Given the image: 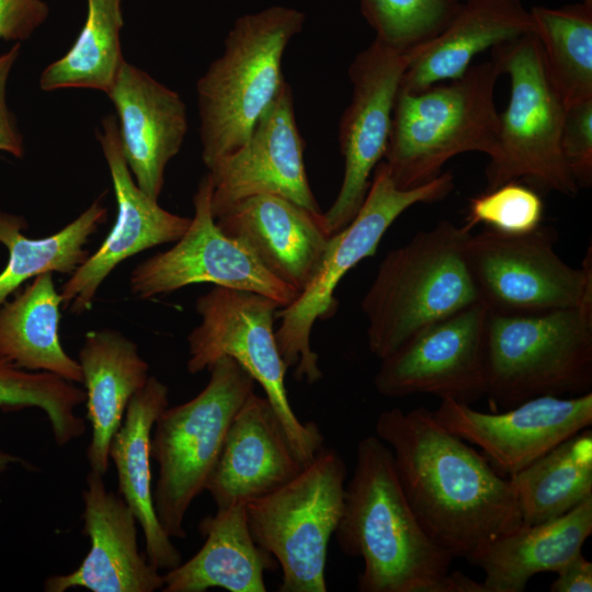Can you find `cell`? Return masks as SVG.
Instances as JSON below:
<instances>
[{"label":"cell","mask_w":592,"mask_h":592,"mask_svg":"<svg viewBox=\"0 0 592 592\" xmlns=\"http://www.w3.org/2000/svg\"><path fill=\"white\" fill-rule=\"evenodd\" d=\"M375 433L391 451L401 489L430 538L470 563L522 524L513 487L432 411L384 410Z\"/></svg>","instance_id":"cell-1"},{"label":"cell","mask_w":592,"mask_h":592,"mask_svg":"<svg viewBox=\"0 0 592 592\" xmlns=\"http://www.w3.org/2000/svg\"><path fill=\"white\" fill-rule=\"evenodd\" d=\"M341 551L361 557V592H486L425 533L398 480L391 451L376 435L356 446L353 476L334 532Z\"/></svg>","instance_id":"cell-2"},{"label":"cell","mask_w":592,"mask_h":592,"mask_svg":"<svg viewBox=\"0 0 592 592\" xmlns=\"http://www.w3.org/2000/svg\"><path fill=\"white\" fill-rule=\"evenodd\" d=\"M306 23L293 7L272 5L240 15L221 55L197 80L202 159L210 168L241 146L283 82L285 49Z\"/></svg>","instance_id":"cell-3"},{"label":"cell","mask_w":592,"mask_h":592,"mask_svg":"<svg viewBox=\"0 0 592 592\" xmlns=\"http://www.w3.org/2000/svg\"><path fill=\"white\" fill-rule=\"evenodd\" d=\"M471 230L442 219L387 253L364 295L367 345L391 354L423 328L479 300L465 248Z\"/></svg>","instance_id":"cell-4"},{"label":"cell","mask_w":592,"mask_h":592,"mask_svg":"<svg viewBox=\"0 0 592 592\" xmlns=\"http://www.w3.org/2000/svg\"><path fill=\"white\" fill-rule=\"evenodd\" d=\"M500 76L490 60L419 92L399 89L383 160L399 189L430 182L460 153H493L499 116L494 87Z\"/></svg>","instance_id":"cell-5"},{"label":"cell","mask_w":592,"mask_h":592,"mask_svg":"<svg viewBox=\"0 0 592 592\" xmlns=\"http://www.w3.org/2000/svg\"><path fill=\"white\" fill-rule=\"evenodd\" d=\"M486 392L510 409L539 396H580L592 389V308L534 315L488 311Z\"/></svg>","instance_id":"cell-6"},{"label":"cell","mask_w":592,"mask_h":592,"mask_svg":"<svg viewBox=\"0 0 592 592\" xmlns=\"http://www.w3.org/2000/svg\"><path fill=\"white\" fill-rule=\"evenodd\" d=\"M354 218L329 238L319 266L295 300L278 309L281 325L275 330L280 354L298 382L314 384L323 374L310 334L317 320L330 319L337 311L334 291L343 276L362 260L373 257L391 224L409 207L444 200L454 189V177L442 172L413 189H399L382 160Z\"/></svg>","instance_id":"cell-7"},{"label":"cell","mask_w":592,"mask_h":592,"mask_svg":"<svg viewBox=\"0 0 592 592\" xmlns=\"http://www.w3.org/2000/svg\"><path fill=\"white\" fill-rule=\"evenodd\" d=\"M501 75L510 78V99L499 113L487 189L510 181L573 196L579 187L561 151L566 104L554 84L536 35L531 32L492 48Z\"/></svg>","instance_id":"cell-8"},{"label":"cell","mask_w":592,"mask_h":592,"mask_svg":"<svg viewBox=\"0 0 592 592\" xmlns=\"http://www.w3.org/2000/svg\"><path fill=\"white\" fill-rule=\"evenodd\" d=\"M205 388L191 400L167 407L151 432L150 455L159 466L153 489L157 517L171 538H184V519L205 491L228 429L255 380L234 358L219 357L208 368Z\"/></svg>","instance_id":"cell-9"},{"label":"cell","mask_w":592,"mask_h":592,"mask_svg":"<svg viewBox=\"0 0 592 592\" xmlns=\"http://www.w3.org/2000/svg\"><path fill=\"white\" fill-rule=\"evenodd\" d=\"M346 465L323 446L292 480L247 504L254 542L282 570L280 592H326L328 545L344 506Z\"/></svg>","instance_id":"cell-10"},{"label":"cell","mask_w":592,"mask_h":592,"mask_svg":"<svg viewBox=\"0 0 592 592\" xmlns=\"http://www.w3.org/2000/svg\"><path fill=\"white\" fill-rule=\"evenodd\" d=\"M201 323L187 337L191 374L219 357L238 362L265 392L299 459L307 465L325 446L317 423H303L291 407L285 365L273 329L280 304L264 295L214 286L195 304Z\"/></svg>","instance_id":"cell-11"},{"label":"cell","mask_w":592,"mask_h":592,"mask_svg":"<svg viewBox=\"0 0 592 592\" xmlns=\"http://www.w3.org/2000/svg\"><path fill=\"white\" fill-rule=\"evenodd\" d=\"M558 234L538 226L521 235L485 229L465 248L479 300L491 312L534 315L573 307L592 308V250L582 265L567 264L555 250Z\"/></svg>","instance_id":"cell-12"},{"label":"cell","mask_w":592,"mask_h":592,"mask_svg":"<svg viewBox=\"0 0 592 592\" xmlns=\"http://www.w3.org/2000/svg\"><path fill=\"white\" fill-rule=\"evenodd\" d=\"M213 183L204 175L193 196L194 216L169 250L157 253L132 272L129 286L139 299L166 295L195 283H212L264 295L281 308L299 293L271 274L240 241L220 231L212 213Z\"/></svg>","instance_id":"cell-13"},{"label":"cell","mask_w":592,"mask_h":592,"mask_svg":"<svg viewBox=\"0 0 592 592\" xmlns=\"http://www.w3.org/2000/svg\"><path fill=\"white\" fill-rule=\"evenodd\" d=\"M488 311L478 300L411 335L380 360L376 390L388 398L428 394L468 405L485 396Z\"/></svg>","instance_id":"cell-14"},{"label":"cell","mask_w":592,"mask_h":592,"mask_svg":"<svg viewBox=\"0 0 592 592\" xmlns=\"http://www.w3.org/2000/svg\"><path fill=\"white\" fill-rule=\"evenodd\" d=\"M407 61L406 54L375 38L349 67L352 99L339 124L344 174L334 202L322 213L330 236L354 218L367 194L371 174L384 159Z\"/></svg>","instance_id":"cell-15"},{"label":"cell","mask_w":592,"mask_h":592,"mask_svg":"<svg viewBox=\"0 0 592 592\" xmlns=\"http://www.w3.org/2000/svg\"><path fill=\"white\" fill-rule=\"evenodd\" d=\"M432 414L448 432L479 447L493 468L509 478L591 426L592 391L570 398L539 396L504 412H482L441 398Z\"/></svg>","instance_id":"cell-16"},{"label":"cell","mask_w":592,"mask_h":592,"mask_svg":"<svg viewBox=\"0 0 592 592\" xmlns=\"http://www.w3.org/2000/svg\"><path fill=\"white\" fill-rule=\"evenodd\" d=\"M304 149L292 88L285 80L247 140L208 168L214 218L261 194L283 196L321 213L307 178Z\"/></svg>","instance_id":"cell-17"},{"label":"cell","mask_w":592,"mask_h":592,"mask_svg":"<svg viewBox=\"0 0 592 592\" xmlns=\"http://www.w3.org/2000/svg\"><path fill=\"white\" fill-rule=\"evenodd\" d=\"M96 138L112 180L116 218L98 250L62 285L64 308L69 306L75 314L91 308L100 285L124 260L144 250L175 242L191 223L189 217L166 210L138 187L123 156L114 115L102 118Z\"/></svg>","instance_id":"cell-18"},{"label":"cell","mask_w":592,"mask_h":592,"mask_svg":"<svg viewBox=\"0 0 592 592\" xmlns=\"http://www.w3.org/2000/svg\"><path fill=\"white\" fill-rule=\"evenodd\" d=\"M82 491L83 528L90 550L80 566L48 577L47 592L84 588L93 592H153L163 587L159 573L138 549V522L121 494L109 491L103 475L90 470Z\"/></svg>","instance_id":"cell-19"},{"label":"cell","mask_w":592,"mask_h":592,"mask_svg":"<svg viewBox=\"0 0 592 592\" xmlns=\"http://www.w3.org/2000/svg\"><path fill=\"white\" fill-rule=\"evenodd\" d=\"M305 466L270 401L253 391L228 429L205 491L217 510L248 504L292 480Z\"/></svg>","instance_id":"cell-20"},{"label":"cell","mask_w":592,"mask_h":592,"mask_svg":"<svg viewBox=\"0 0 592 592\" xmlns=\"http://www.w3.org/2000/svg\"><path fill=\"white\" fill-rule=\"evenodd\" d=\"M106 95L116 110L128 169L138 187L158 201L166 167L187 133L186 106L178 92L127 61Z\"/></svg>","instance_id":"cell-21"},{"label":"cell","mask_w":592,"mask_h":592,"mask_svg":"<svg viewBox=\"0 0 592 592\" xmlns=\"http://www.w3.org/2000/svg\"><path fill=\"white\" fill-rule=\"evenodd\" d=\"M226 236L243 243L276 278L300 293L317 271L329 238L322 212L288 198H244L215 218Z\"/></svg>","instance_id":"cell-22"},{"label":"cell","mask_w":592,"mask_h":592,"mask_svg":"<svg viewBox=\"0 0 592 592\" xmlns=\"http://www.w3.org/2000/svg\"><path fill=\"white\" fill-rule=\"evenodd\" d=\"M531 32L530 10L521 0L463 1L439 34L406 53L400 89L419 92L458 79L481 52Z\"/></svg>","instance_id":"cell-23"},{"label":"cell","mask_w":592,"mask_h":592,"mask_svg":"<svg viewBox=\"0 0 592 592\" xmlns=\"http://www.w3.org/2000/svg\"><path fill=\"white\" fill-rule=\"evenodd\" d=\"M168 386L149 376L143 389L130 399L110 446L118 492L141 527L148 561L159 571L171 570L182 562L179 549L157 517L151 486V432L157 418L168 407Z\"/></svg>","instance_id":"cell-24"},{"label":"cell","mask_w":592,"mask_h":592,"mask_svg":"<svg viewBox=\"0 0 592 592\" xmlns=\"http://www.w3.org/2000/svg\"><path fill=\"white\" fill-rule=\"evenodd\" d=\"M78 362L92 429L87 458L91 470L104 476L112 439L130 399L146 385L149 366L139 355L137 344L112 329L89 331Z\"/></svg>","instance_id":"cell-25"},{"label":"cell","mask_w":592,"mask_h":592,"mask_svg":"<svg viewBox=\"0 0 592 592\" xmlns=\"http://www.w3.org/2000/svg\"><path fill=\"white\" fill-rule=\"evenodd\" d=\"M198 531L202 548L187 561L166 571L163 592H265L264 572L277 567L275 558L252 538L247 504L217 510L204 517Z\"/></svg>","instance_id":"cell-26"},{"label":"cell","mask_w":592,"mask_h":592,"mask_svg":"<svg viewBox=\"0 0 592 592\" xmlns=\"http://www.w3.org/2000/svg\"><path fill=\"white\" fill-rule=\"evenodd\" d=\"M592 534V498L538 524H521L496 539L475 561L485 571L486 592H522L540 572H558L581 553Z\"/></svg>","instance_id":"cell-27"},{"label":"cell","mask_w":592,"mask_h":592,"mask_svg":"<svg viewBox=\"0 0 592 592\" xmlns=\"http://www.w3.org/2000/svg\"><path fill=\"white\" fill-rule=\"evenodd\" d=\"M62 297L53 273L34 278L13 300L0 306V357L32 372H48L71 383H82L79 362L60 343Z\"/></svg>","instance_id":"cell-28"},{"label":"cell","mask_w":592,"mask_h":592,"mask_svg":"<svg viewBox=\"0 0 592 592\" xmlns=\"http://www.w3.org/2000/svg\"><path fill=\"white\" fill-rule=\"evenodd\" d=\"M509 479L526 525L556 519L592 498L591 429L559 443Z\"/></svg>","instance_id":"cell-29"},{"label":"cell","mask_w":592,"mask_h":592,"mask_svg":"<svg viewBox=\"0 0 592 592\" xmlns=\"http://www.w3.org/2000/svg\"><path fill=\"white\" fill-rule=\"evenodd\" d=\"M106 218L107 210L98 198L58 232L33 239L23 234L27 228L23 217L0 210V243L9 253L0 272V306L32 277L46 272L72 274L91 254L84 246Z\"/></svg>","instance_id":"cell-30"},{"label":"cell","mask_w":592,"mask_h":592,"mask_svg":"<svg viewBox=\"0 0 592 592\" xmlns=\"http://www.w3.org/2000/svg\"><path fill=\"white\" fill-rule=\"evenodd\" d=\"M123 0H87L86 21L69 50L39 76V89H91L107 94L125 64Z\"/></svg>","instance_id":"cell-31"},{"label":"cell","mask_w":592,"mask_h":592,"mask_svg":"<svg viewBox=\"0 0 592 592\" xmlns=\"http://www.w3.org/2000/svg\"><path fill=\"white\" fill-rule=\"evenodd\" d=\"M548 73L566 106L592 98V7L530 9Z\"/></svg>","instance_id":"cell-32"},{"label":"cell","mask_w":592,"mask_h":592,"mask_svg":"<svg viewBox=\"0 0 592 592\" xmlns=\"http://www.w3.org/2000/svg\"><path fill=\"white\" fill-rule=\"evenodd\" d=\"M84 401V390L75 383L48 372L20 368L0 357V408L4 411L39 408L50 423L58 446L84 434V420L76 412ZM18 463L23 464V459L0 448V473Z\"/></svg>","instance_id":"cell-33"},{"label":"cell","mask_w":592,"mask_h":592,"mask_svg":"<svg viewBox=\"0 0 592 592\" xmlns=\"http://www.w3.org/2000/svg\"><path fill=\"white\" fill-rule=\"evenodd\" d=\"M375 38L406 54L439 34L458 12L462 0H358Z\"/></svg>","instance_id":"cell-34"},{"label":"cell","mask_w":592,"mask_h":592,"mask_svg":"<svg viewBox=\"0 0 592 592\" xmlns=\"http://www.w3.org/2000/svg\"><path fill=\"white\" fill-rule=\"evenodd\" d=\"M544 203L538 192L519 181L503 183L471 197L464 225L473 230L479 224L489 229L521 235L540 226Z\"/></svg>","instance_id":"cell-35"},{"label":"cell","mask_w":592,"mask_h":592,"mask_svg":"<svg viewBox=\"0 0 592 592\" xmlns=\"http://www.w3.org/2000/svg\"><path fill=\"white\" fill-rule=\"evenodd\" d=\"M561 151L579 189L592 185V98L566 106Z\"/></svg>","instance_id":"cell-36"},{"label":"cell","mask_w":592,"mask_h":592,"mask_svg":"<svg viewBox=\"0 0 592 592\" xmlns=\"http://www.w3.org/2000/svg\"><path fill=\"white\" fill-rule=\"evenodd\" d=\"M48 15L49 5L43 0H0V39L24 42Z\"/></svg>","instance_id":"cell-37"},{"label":"cell","mask_w":592,"mask_h":592,"mask_svg":"<svg viewBox=\"0 0 592 592\" xmlns=\"http://www.w3.org/2000/svg\"><path fill=\"white\" fill-rule=\"evenodd\" d=\"M21 43H14L0 54V151L21 159L25 153L23 135L7 102V86L11 70L19 58Z\"/></svg>","instance_id":"cell-38"},{"label":"cell","mask_w":592,"mask_h":592,"mask_svg":"<svg viewBox=\"0 0 592 592\" xmlns=\"http://www.w3.org/2000/svg\"><path fill=\"white\" fill-rule=\"evenodd\" d=\"M557 573L551 583V592H591L592 562L579 553L569 560Z\"/></svg>","instance_id":"cell-39"},{"label":"cell","mask_w":592,"mask_h":592,"mask_svg":"<svg viewBox=\"0 0 592 592\" xmlns=\"http://www.w3.org/2000/svg\"><path fill=\"white\" fill-rule=\"evenodd\" d=\"M578 2L592 7V0H578Z\"/></svg>","instance_id":"cell-40"},{"label":"cell","mask_w":592,"mask_h":592,"mask_svg":"<svg viewBox=\"0 0 592 592\" xmlns=\"http://www.w3.org/2000/svg\"><path fill=\"white\" fill-rule=\"evenodd\" d=\"M462 1H466V0H462Z\"/></svg>","instance_id":"cell-41"}]
</instances>
